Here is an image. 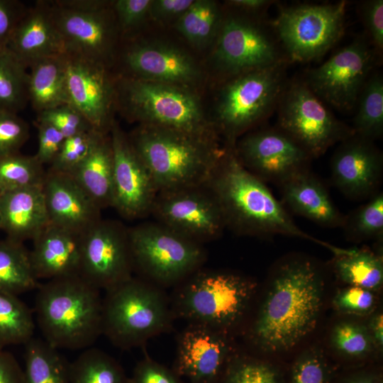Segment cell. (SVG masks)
Instances as JSON below:
<instances>
[{
    "mask_svg": "<svg viewBox=\"0 0 383 383\" xmlns=\"http://www.w3.org/2000/svg\"><path fill=\"white\" fill-rule=\"evenodd\" d=\"M128 232L134 272L162 289L174 288L206 261L203 245L157 221L140 223Z\"/></svg>",
    "mask_w": 383,
    "mask_h": 383,
    "instance_id": "cell-9",
    "label": "cell"
},
{
    "mask_svg": "<svg viewBox=\"0 0 383 383\" xmlns=\"http://www.w3.org/2000/svg\"><path fill=\"white\" fill-rule=\"evenodd\" d=\"M70 383H131V379L112 356L90 347L70 363Z\"/></svg>",
    "mask_w": 383,
    "mask_h": 383,
    "instance_id": "cell-34",
    "label": "cell"
},
{
    "mask_svg": "<svg viewBox=\"0 0 383 383\" xmlns=\"http://www.w3.org/2000/svg\"><path fill=\"white\" fill-rule=\"evenodd\" d=\"M46 172L35 156L0 157V192L42 186Z\"/></svg>",
    "mask_w": 383,
    "mask_h": 383,
    "instance_id": "cell-38",
    "label": "cell"
},
{
    "mask_svg": "<svg viewBox=\"0 0 383 383\" xmlns=\"http://www.w3.org/2000/svg\"><path fill=\"white\" fill-rule=\"evenodd\" d=\"M339 383H382V377L377 372L362 370L350 374Z\"/></svg>",
    "mask_w": 383,
    "mask_h": 383,
    "instance_id": "cell-56",
    "label": "cell"
},
{
    "mask_svg": "<svg viewBox=\"0 0 383 383\" xmlns=\"http://www.w3.org/2000/svg\"><path fill=\"white\" fill-rule=\"evenodd\" d=\"M105 292L102 335L116 347H140L172 328L175 317L165 289L133 276Z\"/></svg>",
    "mask_w": 383,
    "mask_h": 383,
    "instance_id": "cell-6",
    "label": "cell"
},
{
    "mask_svg": "<svg viewBox=\"0 0 383 383\" xmlns=\"http://www.w3.org/2000/svg\"><path fill=\"white\" fill-rule=\"evenodd\" d=\"M38 285L23 243L8 238L0 240V292L18 296Z\"/></svg>",
    "mask_w": 383,
    "mask_h": 383,
    "instance_id": "cell-31",
    "label": "cell"
},
{
    "mask_svg": "<svg viewBox=\"0 0 383 383\" xmlns=\"http://www.w3.org/2000/svg\"><path fill=\"white\" fill-rule=\"evenodd\" d=\"M43 191L49 223L84 233L101 219V209L67 174L48 170Z\"/></svg>",
    "mask_w": 383,
    "mask_h": 383,
    "instance_id": "cell-23",
    "label": "cell"
},
{
    "mask_svg": "<svg viewBox=\"0 0 383 383\" xmlns=\"http://www.w3.org/2000/svg\"><path fill=\"white\" fill-rule=\"evenodd\" d=\"M113 173L111 138L101 133L87 157L70 175L102 210L112 206Z\"/></svg>",
    "mask_w": 383,
    "mask_h": 383,
    "instance_id": "cell-28",
    "label": "cell"
},
{
    "mask_svg": "<svg viewBox=\"0 0 383 383\" xmlns=\"http://www.w3.org/2000/svg\"><path fill=\"white\" fill-rule=\"evenodd\" d=\"M335 256V272L343 282L370 291L380 288L383 282L382 257L369 250L354 249Z\"/></svg>",
    "mask_w": 383,
    "mask_h": 383,
    "instance_id": "cell-33",
    "label": "cell"
},
{
    "mask_svg": "<svg viewBox=\"0 0 383 383\" xmlns=\"http://www.w3.org/2000/svg\"><path fill=\"white\" fill-rule=\"evenodd\" d=\"M346 1L281 7L274 27L290 60L308 62L325 55L341 38Z\"/></svg>",
    "mask_w": 383,
    "mask_h": 383,
    "instance_id": "cell-10",
    "label": "cell"
},
{
    "mask_svg": "<svg viewBox=\"0 0 383 383\" xmlns=\"http://www.w3.org/2000/svg\"><path fill=\"white\" fill-rule=\"evenodd\" d=\"M128 138L158 192L204 185L225 149L218 140L152 125Z\"/></svg>",
    "mask_w": 383,
    "mask_h": 383,
    "instance_id": "cell-3",
    "label": "cell"
},
{
    "mask_svg": "<svg viewBox=\"0 0 383 383\" xmlns=\"http://www.w3.org/2000/svg\"><path fill=\"white\" fill-rule=\"evenodd\" d=\"M28 137V126L16 113L0 110V157L18 152Z\"/></svg>",
    "mask_w": 383,
    "mask_h": 383,
    "instance_id": "cell-45",
    "label": "cell"
},
{
    "mask_svg": "<svg viewBox=\"0 0 383 383\" xmlns=\"http://www.w3.org/2000/svg\"><path fill=\"white\" fill-rule=\"evenodd\" d=\"M223 14L214 1L194 0L176 21L178 31L194 46L203 48L214 43Z\"/></svg>",
    "mask_w": 383,
    "mask_h": 383,
    "instance_id": "cell-32",
    "label": "cell"
},
{
    "mask_svg": "<svg viewBox=\"0 0 383 383\" xmlns=\"http://www.w3.org/2000/svg\"><path fill=\"white\" fill-rule=\"evenodd\" d=\"M272 2L269 0H229L226 4L236 12L253 16L260 13Z\"/></svg>",
    "mask_w": 383,
    "mask_h": 383,
    "instance_id": "cell-54",
    "label": "cell"
},
{
    "mask_svg": "<svg viewBox=\"0 0 383 383\" xmlns=\"http://www.w3.org/2000/svg\"><path fill=\"white\" fill-rule=\"evenodd\" d=\"M0 230H1V227H0Z\"/></svg>",
    "mask_w": 383,
    "mask_h": 383,
    "instance_id": "cell-58",
    "label": "cell"
},
{
    "mask_svg": "<svg viewBox=\"0 0 383 383\" xmlns=\"http://www.w3.org/2000/svg\"><path fill=\"white\" fill-rule=\"evenodd\" d=\"M194 0H152L150 16L154 20H177L192 5Z\"/></svg>",
    "mask_w": 383,
    "mask_h": 383,
    "instance_id": "cell-52",
    "label": "cell"
},
{
    "mask_svg": "<svg viewBox=\"0 0 383 383\" xmlns=\"http://www.w3.org/2000/svg\"><path fill=\"white\" fill-rule=\"evenodd\" d=\"M24 345L23 383H70V363L58 349L34 337Z\"/></svg>",
    "mask_w": 383,
    "mask_h": 383,
    "instance_id": "cell-30",
    "label": "cell"
},
{
    "mask_svg": "<svg viewBox=\"0 0 383 383\" xmlns=\"http://www.w3.org/2000/svg\"><path fill=\"white\" fill-rule=\"evenodd\" d=\"M66 55L40 59L29 65L28 96L39 113L70 105L66 84Z\"/></svg>",
    "mask_w": 383,
    "mask_h": 383,
    "instance_id": "cell-29",
    "label": "cell"
},
{
    "mask_svg": "<svg viewBox=\"0 0 383 383\" xmlns=\"http://www.w3.org/2000/svg\"><path fill=\"white\" fill-rule=\"evenodd\" d=\"M224 147L205 185L217 201L226 228L251 236L282 234L298 237L318 243L334 254L340 252V248L300 229L265 182L241 165L233 148Z\"/></svg>",
    "mask_w": 383,
    "mask_h": 383,
    "instance_id": "cell-2",
    "label": "cell"
},
{
    "mask_svg": "<svg viewBox=\"0 0 383 383\" xmlns=\"http://www.w3.org/2000/svg\"><path fill=\"white\" fill-rule=\"evenodd\" d=\"M342 228L351 240L379 239L383 235V194L377 192L370 200L345 216Z\"/></svg>",
    "mask_w": 383,
    "mask_h": 383,
    "instance_id": "cell-40",
    "label": "cell"
},
{
    "mask_svg": "<svg viewBox=\"0 0 383 383\" xmlns=\"http://www.w3.org/2000/svg\"><path fill=\"white\" fill-rule=\"evenodd\" d=\"M355 134L373 141L383 133V79L373 74L364 84L356 104Z\"/></svg>",
    "mask_w": 383,
    "mask_h": 383,
    "instance_id": "cell-35",
    "label": "cell"
},
{
    "mask_svg": "<svg viewBox=\"0 0 383 383\" xmlns=\"http://www.w3.org/2000/svg\"><path fill=\"white\" fill-rule=\"evenodd\" d=\"M101 133L91 130L66 138L49 170L70 174L87 157Z\"/></svg>",
    "mask_w": 383,
    "mask_h": 383,
    "instance_id": "cell-41",
    "label": "cell"
},
{
    "mask_svg": "<svg viewBox=\"0 0 383 383\" xmlns=\"http://www.w3.org/2000/svg\"><path fill=\"white\" fill-rule=\"evenodd\" d=\"M38 148L35 157L42 165H51L57 156L65 137L53 126L38 122Z\"/></svg>",
    "mask_w": 383,
    "mask_h": 383,
    "instance_id": "cell-50",
    "label": "cell"
},
{
    "mask_svg": "<svg viewBox=\"0 0 383 383\" xmlns=\"http://www.w3.org/2000/svg\"><path fill=\"white\" fill-rule=\"evenodd\" d=\"M113 2L118 24L123 30L132 29L150 16L152 0H117Z\"/></svg>",
    "mask_w": 383,
    "mask_h": 383,
    "instance_id": "cell-48",
    "label": "cell"
},
{
    "mask_svg": "<svg viewBox=\"0 0 383 383\" xmlns=\"http://www.w3.org/2000/svg\"><path fill=\"white\" fill-rule=\"evenodd\" d=\"M284 62L228 79L220 89L211 121L226 146L266 118L285 89Z\"/></svg>",
    "mask_w": 383,
    "mask_h": 383,
    "instance_id": "cell-8",
    "label": "cell"
},
{
    "mask_svg": "<svg viewBox=\"0 0 383 383\" xmlns=\"http://www.w3.org/2000/svg\"><path fill=\"white\" fill-rule=\"evenodd\" d=\"M6 48L26 67L40 59L66 55L51 9L45 6L24 13Z\"/></svg>",
    "mask_w": 383,
    "mask_h": 383,
    "instance_id": "cell-25",
    "label": "cell"
},
{
    "mask_svg": "<svg viewBox=\"0 0 383 383\" xmlns=\"http://www.w3.org/2000/svg\"><path fill=\"white\" fill-rule=\"evenodd\" d=\"M0 383H23V371L15 357L0 349Z\"/></svg>",
    "mask_w": 383,
    "mask_h": 383,
    "instance_id": "cell-53",
    "label": "cell"
},
{
    "mask_svg": "<svg viewBox=\"0 0 383 383\" xmlns=\"http://www.w3.org/2000/svg\"><path fill=\"white\" fill-rule=\"evenodd\" d=\"M234 152L241 165L262 182L278 185L309 169L312 157L281 129L265 128L237 140Z\"/></svg>",
    "mask_w": 383,
    "mask_h": 383,
    "instance_id": "cell-16",
    "label": "cell"
},
{
    "mask_svg": "<svg viewBox=\"0 0 383 383\" xmlns=\"http://www.w3.org/2000/svg\"><path fill=\"white\" fill-rule=\"evenodd\" d=\"M128 228L100 219L83 234L79 275L105 291L133 276Z\"/></svg>",
    "mask_w": 383,
    "mask_h": 383,
    "instance_id": "cell-15",
    "label": "cell"
},
{
    "mask_svg": "<svg viewBox=\"0 0 383 383\" xmlns=\"http://www.w3.org/2000/svg\"><path fill=\"white\" fill-rule=\"evenodd\" d=\"M38 122L53 126L65 138L94 130L84 116L69 104L40 112Z\"/></svg>",
    "mask_w": 383,
    "mask_h": 383,
    "instance_id": "cell-44",
    "label": "cell"
},
{
    "mask_svg": "<svg viewBox=\"0 0 383 383\" xmlns=\"http://www.w3.org/2000/svg\"><path fill=\"white\" fill-rule=\"evenodd\" d=\"M256 288L248 277L202 267L174 287L170 298L175 319L230 335L245 316Z\"/></svg>",
    "mask_w": 383,
    "mask_h": 383,
    "instance_id": "cell-5",
    "label": "cell"
},
{
    "mask_svg": "<svg viewBox=\"0 0 383 383\" xmlns=\"http://www.w3.org/2000/svg\"><path fill=\"white\" fill-rule=\"evenodd\" d=\"M334 185L347 197L365 199L376 194L382 177L383 160L373 141L355 134L340 142L331 163Z\"/></svg>",
    "mask_w": 383,
    "mask_h": 383,
    "instance_id": "cell-21",
    "label": "cell"
},
{
    "mask_svg": "<svg viewBox=\"0 0 383 383\" xmlns=\"http://www.w3.org/2000/svg\"><path fill=\"white\" fill-rule=\"evenodd\" d=\"M363 23L375 52L383 50V1H364L361 7Z\"/></svg>",
    "mask_w": 383,
    "mask_h": 383,
    "instance_id": "cell-49",
    "label": "cell"
},
{
    "mask_svg": "<svg viewBox=\"0 0 383 383\" xmlns=\"http://www.w3.org/2000/svg\"><path fill=\"white\" fill-rule=\"evenodd\" d=\"M284 204L294 213L327 228L342 227L345 216L333 203L322 182L309 169L279 184Z\"/></svg>",
    "mask_w": 383,
    "mask_h": 383,
    "instance_id": "cell-27",
    "label": "cell"
},
{
    "mask_svg": "<svg viewBox=\"0 0 383 383\" xmlns=\"http://www.w3.org/2000/svg\"><path fill=\"white\" fill-rule=\"evenodd\" d=\"M131 383H183L172 368L158 362L145 354L135 366Z\"/></svg>",
    "mask_w": 383,
    "mask_h": 383,
    "instance_id": "cell-47",
    "label": "cell"
},
{
    "mask_svg": "<svg viewBox=\"0 0 383 383\" xmlns=\"http://www.w3.org/2000/svg\"><path fill=\"white\" fill-rule=\"evenodd\" d=\"M50 7L66 54L106 67L113 55L117 26L109 8L84 11Z\"/></svg>",
    "mask_w": 383,
    "mask_h": 383,
    "instance_id": "cell-18",
    "label": "cell"
},
{
    "mask_svg": "<svg viewBox=\"0 0 383 383\" xmlns=\"http://www.w3.org/2000/svg\"><path fill=\"white\" fill-rule=\"evenodd\" d=\"M369 333L374 343L379 347H382L383 343V317L379 313L373 317L370 321Z\"/></svg>",
    "mask_w": 383,
    "mask_h": 383,
    "instance_id": "cell-57",
    "label": "cell"
},
{
    "mask_svg": "<svg viewBox=\"0 0 383 383\" xmlns=\"http://www.w3.org/2000/svg\"><path fill=\"white\" fill-rule=\"evenodd\" d=\"M6 47L0 48V110L19 111L28 96V72Z\"/></svg>",
    "mask_w": 383,
    "mask_h": 383,
    "instance_id": "cell-37",
    "label": "cell"
},
{
    "mask_svg": "<svg viewBox=\"0 0 383 383\" xmlns=\"http://www.w3.org/2000/svg\"><path fill=\"white\" fill-rule=\"evenodd\" d=\"M332 374L323 355L313 350L304 352L294 361L287 383H331Z\"/></svg>",
    "mask_w": 383,
    "mask_h": 383,
    "instance_id": "cell-43",
    "label": "cell"
},
{
    "mask_svg": "<svg viewBox=\"0 0 383 383\" xmlns=\"http://www.w3.org/2000/svg\"><path fill=\"white\" fill-rule=\"evenodd\" d=\"M109 1L99 0H74V1H60L56 3L62 6L72 9L91 11L104 9L109 8Z\"/></svg>",
    "mask_w": 383,
    "mask_h": 383,
    "instance_id": "cell-55",
    "label": "cell"
},
{
    "mask_svg": "<svg viewBox=\"0 0 383 383\" xmlns=\"http://www.w3.org/2000/svg\"><path fill=\"white\" fill-rule=\"evenodd\" d=\"M374 57L366 40L358 38L311 70L304 83L319 99L340 111L349 112L356 107Z\"/></svg>",
    "mask_w": 383,
    "mask_h": 383,
    "instance_id": "cell-13",
    "label": "cell"
},
{
    "mask_svg": "<svg viewBox=\"0 0 383 383\" xmlns=\"http://www.w3.org/2000/svg\"><path fill=\"white\" fill-rule=\"evenodd\" d=\"M83 234L49 223L33 240L29 252L36 279L79 274Z\"/></svg>",
    "mask_w": 383,
    "mask_h": 383,
    "instance_id": "cell-24",
    "label": "cell"
},
{
    "mask_svg": "<svg viewBox=\"0 0 383 383\" xmlns=\"http://www.w3.org/2000/svg\"><path fill=\"white\" fill-rule=\"evenodd\" d=\"M278 104V128L312 158L355 134L353 128L337 119L304 82L286 87Z\"/></svg>",
    "mask_w": 383,
    "mask_h": 383,
    "instance_id": "cell-11",
    "label": "cell"
},
{
    "mask_svg": "<svg viewBox=\"0 0 383 383\" xmlns=\"http://www.w3.org/2000/svg\"><path fill=\"white\" fill-rule=\"evenodd\" d=\"M212 61L226 79L284 62L267 30L254 16L223 15L214 41Z\"/></svg>",
    "mask_w": 383,
    "mask_h": 383,
    "instance_id": "cell-12",
    "label": "cell"
},
{
    "mask_svg": "<svg viewBox=\"0 0 383 383\" xmlns=\"http://www.w3.org/2000/svg\"><path fill=\"white\" fill-rule=\"evenodd\" d=\"M333 304L340 312L364 315L373 310L375 298L372 291L359 287L349 286L335 296Z\"/></svg>",
    "mask_w": 383,
    "mask_h": 383,
    "instance_id": "cell-46",
    "label": "cell"
},
{
    "mask_svg": "<svg viewBox=\"0 0 383 383\" xmlns=\"http://www.w3.org/2000/svg\"><path fill=\"white\" fill-rule=\"evenodd\" d=\"M332 342L340 353L351 358L364 357L373 344L369 331L352 322L338 324L332 333Z\"/></svg>",
    "mask_w": 383,
    "mask_h": 383,
    "instance_id": "cell-42",
    "label": "cell"
},
{
    "mask_svg": "<svg viewBox=\"0 0 383 383\" xmlns=\"http://www.w3.org/2000/svg\"><path fill=\"white\" fill-rule=\"evenodd\" d=\"M34 312L43 339L58 350L90 348L102 335L100 289L79 274L39 284Z\"/></svg>",
    "mask_w": 383,
    "mask_h": 383,
    "instance_id": "cell-4",
    "label": "cell"
},
{
    "mask_svg": "<svg viewBox=\"0 0 383 383\" xmlns=\"http://www.w3.org/2000/svg\"><path fill=\"white\" fill-rule=\"evenodd\" d=\"M233 353L228 335L187 324L177 338L172 369L188 383H219Z\"/></svg>",
    "mask_w": 383,
    "mask_h": 383,
    "instance_id": "cell-19",
    "label": "cell"
},
{
    "mask_svg": "<svg viewBox=\"0 0 383 383\" xmlns=\"http://www.w3.org/2000/svg\"><path fill=\"white\" fill-rule=\"evenodd\" d=\"M219 383H287L282 370L269 362L235 353Z\"/></svg>",
    "mask_w": 383,
    "mask_h": 383,
    "instance_id": "cell-39",
    "label": "cell"
},
{
    "mask_svg": "<svg viewBox=\"0 0 383 383\" xmlns=\"http://www.w3.org/2000/svg\"><path fill=\"white\" fill-rule=\"evenodd\" d=\"M323 279L308 259L282 263L248 331L252 344L265 353L295 346L316 327L322 305Z\"/></svg>",
    "mask_w": 383,
    "mask_h": 383,
    "instance_id": "cell-1",
    "label": "cell"
},
{
    "mask_svg": "<svg viewBox=\"0 0 383 383\" xmlns=\"http://www.w3.org/2000/svg\"><path fill=\"white\" fill-rule=\"evenodd\" d=\"M150 216L201 245L218 238L226 228L221 208L205 184L158 192Z\"/></svg>",
    "mask_w": 383,
    "mask_h": 383,
    "instance_id": "cell-14",
    "label": "cell"
},
{
    "mask_svg": "<svg viewBox=\"0 0 383 383\" xmlns=\"http://www.w3.org/2000/svg\"><path fill=\"white\" fill-rule=\"evenodd\" d=\"M34 314L18 296L0 292V349L25 345L33 337Z\"/></svg>",
    "mask_w": 383,
    "mask_h": 383,
    "instance_id": "cell-36",
    "label": "cell"
},
{
    "mask_svg": "<svg viewBox=\"0 0 383 383\" xmlns=\"http://www.w3.org/2000/svg\"><path fill=\"white\" fill-rule=\"evenodd\" d=\"M42 186L0 192V227L8 238L33 240L48 225Z\"/></svg>",
    "mask_w": 383,
    "mask_h": 383,
    "instance_id": "cell-26",
    "label": "cell"
},
{
    "mask_svg": "<svg viewBox=\"0 0 383 383\" xmlns=\"http://www.w3.org/2000/svg\"><path fill=\"white\" fill-rule=\"evenodd\" d=\"M131 78L182 87L194 90L201 79V69L184 50L160 42L141 43L125 53Z\"/></svg>",
    "mask_w": 383,
    "mask_h": 383,
    "instance_id": "cell-22",
    "label": "cell"
},
{
    "mask_svg": "<svg viewBox=\"0 0 383 383\" xmlns=\"http://www.w3.org/2000/svg\"><path fill=\"white\" fill-rule=\"evenodd\" d=\"M24 13L18 2L0 0V48L7 46L13 30Z\"/></svg>",
    "mask_w": 383,
    "mask_h": 383,
    "instance_id": "cell-51",
    "label": "cell"
},
{
    "mask_svg": "<svg viewBox=\"0 0 383 383\" xmlns=\"http://www.w3.org/2000/svg\"><path fill=\"white\" fill-rule=\"evenodd\" d=\"M116 89L128 116L140 125L166 127L220 140L193 89L131 77L121 79Z\"/></svg>",
    "mask_w": 383,
    "mask_h": 383,
    "instance_id": "cell-7",
    "label": "cell"
},
{
    "mask_svg": "<svg viewBox=\"0 0 383 383\" xmlns=\"http://www.w3.org/2000/svg\"><path fill=\"white\" fill-rule=\"evenodd\" d=\"M109 131L113 156L111 207L127 220L147 217L158 192L154 181L128 136L114 121Z\"/></svg>",
    "mask_w": 383,
    "mask_h": 383,
    "instance_id": "cell-17",
    "label": "cell"
},
{
    "mask_svg": "<svg viewBox=\"0 0 383 383\" xmlns=\"http://www.w3.org/2000/svg\"><path fill=\"white\" fill-rule=\"evenodd\" d=\"M66 84L70 105L79 112L95 131L107 133L116 89L106 67L66 55Z\"/></svg>",
    "mask_w": 383,
    "mask_h": 383,
    "instance_id": "cell-20",
    "label": "cell"
}]
</instances>
